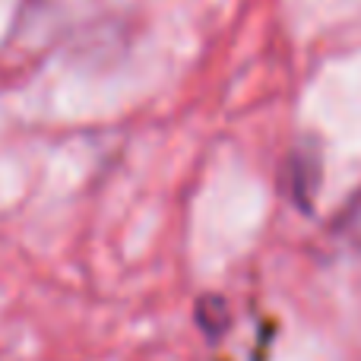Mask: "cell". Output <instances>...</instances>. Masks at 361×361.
I'll return each instance as SVG.
<instances>
[{"instance_id":"1","label":"cell","mask_w":361,"mask_h":361,"mask_svg":"<svg viewBox=\"0 0 361 361\" xmlns=\"http://www.w3.org/2000/svg\"><path fill=\"white\" fill-rule=\"evenodd\" d=\"M333 231H336L339 241L361 247V193L343 209V216H339V222H336V228Z\"/></svg>"}]
</instances>
